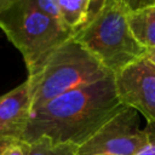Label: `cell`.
Here are the masks:
<instances>
[{
	"label": "cell",
	"instance_id": "8992f818",
	"mask_svg": "<svg viewBox=\"0 0 155 155\" xmlns=\"http://www.w3.org/2000/svg\"><path fill=\"white\" fill-rule=\"evenodd\" d=\"M114 82L120 102L155 125V68L142 58L116 73Z\"/></svg>",
	"mask_w": 155,
	"mask_h": 155
},
{
	"label": "cell",
	"instance_id": "5b68a950",
	"mask_svg": "<svg viewBox=\"0 0 155 155\" xmlns=\"http://www.w3.org/2000/svg\"><path fill=\"white\" fill-rule=\"evenodd\" d=\"M139 113L124 105L93 136L78 147V155H136L148 142Z\"/></svg>",
	"mask_w": 155,
	"mask_h": 155
},
{
	"label": "cell",
	"instance_id": "ac0fdd59",
	"mask_svg": "<svg viewBox=\"0 0 155 155\" xmlns=\"http://www.w3.org/2000/svg\"><path fill=\"white\" fill-rule=\"evenodd\" d=\"M1 1H2V0H0V2H1Z\"/></svg>",
	"mask_w": 155,
	"mask_h": 155
},
{
	"label": "cell",
	"instance_id": "5bb4252c",
	"mask_svg": "<svg viewBox=\"0 0 155 155\" xmlns=\"http://www.w3.org/2000/svg\"><path fill=\"white\" fill-rule=\"evenodd\" d=\"M108 0H90V7H88V17H87V22L92 21L93 18H96L101 11L104 8V6L107 5Z\"/></svg>",
	"mask_w": 155,
	"mask_h": 155
},
{
	"label": "cell",
	"instance_id": "9c48e42d",
	"mask_svg": "<svg viewBox=\"0 0 155 155\" xmlns=\"http://www.w3.org/2000/svg\"><path fill=\"white\" fill-rule=\"evenodd\" d=\"M62 22L73 31L86 24L90 0H57Z\"/></svg>",
	"mask_w": 155,
	"mask_h": 155
},
{
	"label": "cell",
	"instance_id": "30bf717a",
	"mask_svg": "<svg viewBox=\"0 0 155 155\" xmlns=\"http://www.w3.org/2000/svg\"><path fill=\"white\" fill-rule=\"evenodd\" d=\"M78 147L69 143H57L47 137L27 142L25 155H78Z\"/></svg>",
	"mask_w": 155,
	"mask_h": 155
},
{
	"label": "cell",
	"instance_id": "8fae6325",
	"mask_svg": "<svg viewBox=\"0 0 155 155\" xmlns=\"http://www.w3.org/2000/svg\"><path fill=\"white\" fill-rule=\"evenodd\" d=\"M27 142L22 138L0 134V155H25Z\"/></svg>",
	"mask_w": 155,
	"mask_h": 155
},
{
	"label": "cell",
	"instance_id": "7a4b0ae2",
	"mask_svg": "<svg viewBox=\"0 0 155 155\" xmlns=\"http://www.w3.org/2000/svg\"><path fill=\"white\" fill-rule=\"evenodd\" d=\"M0 29L21 52L28 75L36 73L74 33L63 22L41 12L29 0H2Z\"/></svg>",
	"mask_w": 155,
	"mask_h": 155
},
{
	"label": "cell",
	"instance_id": "e0dca14e",
	"mask_svg": "<svg viewBox=\"0 0 155 155\" xmlns=\"http://www.w3.org/2000/svg\"><path fill=\"white\" fill-rule=\"evenodd\" d=\"M151 4H155V0H151Z\"/></svg>",
	"mask_w": 155,
	"mask_h": 155
},
{
	"label": "cell",
	"instance_id": "4fadbf2b",
	"mask_svg": "<svg viewBox=\"0 0 155 155\" xmlns=\"http://www.w3.org/2000/svg\"><path fill=\"white\" fill-rule=\"evenodd\" d=\"M145 130L149 137L148 142L136 155H155V125H147Z\"/></svg>",
	"mask_w": 155,
	"mask_h": 155
},
{
	"label": "cell",
	"instance_id": "2e32d148",
	"mask_svg": "<svg viewBox=\"0 0 155 155\" xmlns=\"http://www.w3.org/2000/svg\"><path fill=\"white\" fill-rule=\"evenodd\" d=\"M144 58L155 68V48H151V50H147L145 52V56Z\"/></svg>",
	"mask_w": 155,
	"mask_h": 155
},
{
	"label": "cell",
	"instance_id": "3957f363",
	"mask_svg": "<svg viewBox=\"0 0 155 155\" xmlns=\"http://www.w3.org/2000/svg\"><path fill=\"white\" fill-rule=\"evenodd\" d=\"M114 76L75 40L61 45L33 75H28L31 111L69 91Z\"/></svg>",
	"mask_w": 155,
	"mask_h": 155
},
{
	"label": "cell",
	"instance_id": "6da1fadb",
	"mask_svg": "<svg viewBox=\"0 0 155 155\" xmlns=\"http://www.w3.org/2000/svg\"><path fill=\"white\" fill-rule=\"evenodd\" d=\"M122 107L114 76H110L69 91L34 109L21 138L31 142L47 137L57 143L80 147Z\"/></svg>",
	"mask_w": 155,
	"mask_h": 155
},
{
	"label": "cell",
	"instance_id": "52a82bcc",
	"mask_svg": "<svg viewBox=\"0 0 155 155\" xmlns=\"http://www.w3.org/2000/svg\"><path fill=\"white\" fill-rule=\"evenodd\" d=\"M31 114V97L25 80L0 96V134L21 138Z\"/></svg>",
	"mask_w": 155,
	"mask_h": 155
},
{
	"label": "cell",
	"instance_id": "277c9868",
	"mask_svg": "<svg viewBox=\"0 0 155 155\" xmlns=\"http://www.w3.org/2000/svg\"><path fill=\"white\" fill-rule=\"evenodd\" d=\"M128 11L120 0L108 1L96 18L76 29L71 36L114 75L144 58L147 52L130 29Z\"/></svg>",
	"mask_w": 155,
	"mask_h": 155
},
{
	"label": "cell",
	"instance_id": "ba28073f",
	"mask_svg": "<svg viewBox=\"0 0 155 155\" xmlns=\"http://www.w3.org/2000/svg\"><path fill=\"white\" fill-rule=\"evenodd\" d=\"M128 25L140 46L155 48V4L128 11Z\"/></svg>",
	"mask_w": 155,
	"mask_h": 155
},
{
	"label": "cell",
	"instance_id": "7c38bea8",
	"mask_svg": "<svg viewBox=\"0 0 155 155\" xmlns=\"http://www.w3.org/2000/svg\"><path fill=\"white\" fill-rule=\"evenodd\" d=\"M36 8H39L41 12L58 19L62 22L61 19V13L58 10V5H57V0H29Z\"/></svg>",
	"mask_w": 155,
	"mask_h": 155
},
{
	"label": "cell",
	"instance_id": "9a60e30c",
	"mask_svg": "<svg viewBox=\"0 0 155 155\" xmlns=\"http://www.w3.org/2000/svg\"><path fill=\"white\" fill-rule=\"evenodd\" d=\"M108 1H111V0H108ZM120 1L126 4V6L130 8V11H134V10L142 8L144 6L151 5V0H120Z\"/></svg>",
	"mask_w": 155,
	"mask_h": 155
}]
</instances>
